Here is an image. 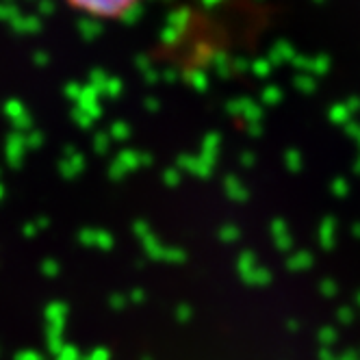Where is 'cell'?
Masks as SVG:
<instances>
[{
    "instance_id": "1",
    "label": "cell",
    "mask_w": 360,
    "mask_h": 360,
    "mask_svg": "<svg viewBox=\"0 0 360 360\" xmlns=\"http://www.w3.org/2000/svg\"><path fill=\"white\" fill-rule=\"evenodd\" d=\"M63 3L91 20H122L131 15L146 0H63Z\"/></svg>"
}]
</instances>
